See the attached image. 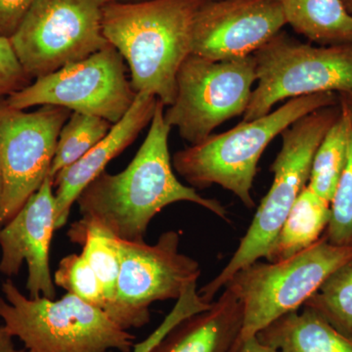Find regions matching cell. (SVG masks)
Wrapping results in <instances>:
<instances>
[{"instance_id":"obj_1","label":"cell","mask_w":352,"mask_h":352,"mask_svg":"<svg viewBox=\"0 0 352 352\" xmlns=\"http://www.w3.org/2000/svg\"><path fill=\"white\" fill-rule=\"evenodd\" d=\"M164 108L157 100L147 136L126 168L115 175L103 171L76 201L82 217L122 240L144 241L152 219L179 201L195 204L228 220V212L220 201L201 196L176 177L168 148L171 127L164 120Z\"/></svg>"},{"instance_id":"obj_2","label":"cell","mask_w":352,"mask_h":352,"mask_svg":"<svg viewBox=\"0 0 352 352\" xmlns=\"http://www.w3.org/2000/svg\"><path fill=\"white\" fill-rule=\"evenodd\" d=\"M204 1H109L104 7V36L124 58L136 94L153 95L164 107L175 102L176 76L192 53L194 20Z\"/></svg>"},{"instance_id":"obj_3","label":"cell","mask_w":352,"mask_h":352,"mask_svg":"<svg viewBox=\"0 0 352 352\" xmlns=\"http://www.w3.org/2000/svg\"><path fill=\"white\" fill-rule=\"evenodd\" d=\"M335 92L289 99L267 115L240 122L223 133L212 134L171 157L173 170L194 189L219 185L249 208L256 206L252 185L259 160L285 129L308 113L339 104Z\"/></svg>"},{"instance_id":"obj_4","label":"cell","mask_w":352,"mask_h":352,"mask_svg":"<svg viewBox=\"0 0 352 352\" xmlns=\"http://www.w3.org/2000/svg\"><path fill=\"white\" fill-rule=\"evenodd\" d=\"M340 112V103L319 109L282 132L281 150L271 166L273 182L270 191L226 267L199 289L204 302H214V296L238 271L266 258L289 210L307 186L315 153Z\"/></svg>"},{"instance_id":"obj_5","label":"cell","mask_w":352,"mask_h":352,"mask_svg":"<svg viewBox=\"0 0 352 352\" xmlns=\"http://www.w3.org/2000/svg\"><path fill=\"white\" fill-rule=\"evenodd\" d=\"M0 319L27 352H132L134 337L99 308L67 293L61 298L25 296L7 279Z\"/></svg>"},{"instance_id":"obj_6","label":"cell","mask_w":352,"mask_h":352,"mask_svg":"<svg viewBox=\"0 0 352 352\" xmlns=\"http://www.w3.org/2000/svg\"><path fill=\"white\" fill-rule=\"evenodd\" d=\"M351 259L352 247L332 245L323 234L292 258L278 263L256 261L238 271L224 288L242 305L243 342L302 307L333 271Z\"/></svg>"},{"instance_id":"obj_7","label":"cell","mask_w":352,"mask_h":352,"mask_svg":"<svg viewBox=\"0 0 352 352\" xmlns=\"http://www.w3.org/2000/svg\"><path fill=\"white\" fill-rule=\"evenodd\" d=\"M252 55L258 83L244 122L267 115L287 99L352 91V43L314 46L280 32Z\"/></svg>"},{"instance_id":"obj_8","label":"cell","mask_w":352,"mask_h":352,"mask_svg":"<svg viewBox=\"0 0 352 352\" xmlns=\"http://www.w3.org/2000/svg\"><path fill=\"white\" fill-rule=\"evenodd\" d=\"M254 55L212 61L190 54L176 76L175 102L164 120L190 145L212 135L226 120L244 116L256 82Z\"/></svg>"},{"instance_id":"obj_9","label":"cell","mask_w":352,"mask_h":352,"mask_svg":"<svg viewBox=\"0 0 352 352\" xmlns=\"http://www.w3.org/2000/svg\"><path fill=\"white\" fill-rule=\"evenodd\" d=\"M109 0H36L11 43L32 80L110 45L103 34Z\"/></svg>"},{"instance_id":"obj_10","label":"cell","mask_w":352,"mask_h":352,"mask_svg":"<svg viewBox=\"0 0 352 352\" xmlns=\"http://www.w3.org/2000/svg\"><path fill=\"white\" fill-rule=\"evenodd\" d=\"M126 62L113 46L68 65L7 97V105L27 110L44 105L97 116L111 124L131 107L136 92L127 76Z\"/></svg>"},{"instance_id":"obj_11","label":"cell","mask_w":352,"mask_h":352,"mask_svg":"<svg viewBox=\"0 0 352 352\" xmlns=\"http://www.w3.org/2000/svg\"><path fill=\"white\" fill-rule=\"evenodd\" d=\"M71 111L44 105L27 112L0 100V227L19 212L50 176L60 131Z\"/></svg>"},{"instance_id":"obj_12","label":"cell","mask_w":352,"mask_h":352,"mask_svg":"<svg viewBox=\"0 0 352 352\" xmlns=\"http://www.w3.org/2000/svg\"><path fill=\"white\" fill-rule=\"evenodd\" d=\"M180 234L168 231L155 244L120 239V270L117 300L126 314L129 329L150 322V307L176 300L197 285L198 261L179 251Z\"/></svg>"},{"instance_id":"obj_13","label":"cell","mask_w":352,"mask_h":352,"mask_svg":"<svg viewBox=\"0 0 352 352\" xmlns=\"http://www.w3.org/2000/svg\"><path fill=\"white\" fill-rule=\"evenodd\" d=\"M285 25L278 0H205L194 20L192 54L212 61L251 56Z\"/></svg>"},{"instance_id":"obj_14","label":"cell","mask_w":352,"mask_h":352,"mask_svg":"<svg viewBox=\"0 0 352 352\" xmlns=\"http://www.w3.org/2000/svg\"><path fill=\"white\" fill-rule=\"evenodd\" d=\"M56 230L53 178L48 176L12 219L0 227V273L12 277L27 263L30 298H56L51 274L50 245Z\"/></svg>"},{"instance_id":"obj_15","label":"cell","mask_w":352,"mask_h":352,"mask_svg":"<svg viewBox=\"0 0 352 352\" xmlns=\"http://www.w3.org/2000/svg\"><path fill=\"white\" fill-rule=\"evenodd\" d=\"M157 104V99L153 95H136L126 115L113 124L98 144L54 176L56 229L66 226L72 207L83 189L105 171L109 163L131 145L146 126H150Z\"/></svg>"},{"instance_id":"obj_16","label":"cell","mask_w":352,"mask_h":352,"mask_svg":"<svg viewBox=\"0 0 352 352\" xmlns=\"http://www.w3.org/2000/svg\"><path fill=\"white\" fill-rule=\"evenodd\" d=\"M243 320L242 305L224 288L210 308L176 324L150 352H238Z\"/></svg>"},{"instance_id":"obj_17","label":"cell","mask_w":352,"mask_h":352,"mask_svg":"<svg viewBox=\"0 0 352 352\" xmlns=\"http://www.w3.org/2000/svg\"><path fill=\"white\" fill-rule=\"evenodd\" d=\"M256 337L277 352H352V338L305 305L272 322Z\"/></svg>"},{"instance_id":"obj_18","label":"cell","mask_w":352,"mask_h":352,"mask_svg":"<svg viewBox=\"0 0 352 352\" xmlns=\"http://www.w3.org/2000/svg\"><path fill=\"white\" fill-rule=\"evenodd\" d=\"M68 237L72 243L82 245V256L98 277L110 305L108 316L120 328L129 331L126 314L117 300L120 270V238L87 217H82L72 224Z\"/></svg>"},{"instance_id":"obj_19","label":"cell","mask_w":352,"mask_h":352,"mask_svg":"<svg viewBox=\"0 0 352 352\" xmlns=\"http://www.w3.org/2000/svg\"><path fill=\"white\" fill-rule=\"evenodd\" d=\"M330 217V201L305 187L271 245L265 258L268 263L285 261L311 247L325 233Z\"/></svg>"},{"instance_id":"obj_20","label":"cell","mask_w":352,"mask_h":352,"mask_svg":"<svg viewBox=\"0 0 352 352\" xmlns=\"http://www.w3.org/2000/svg\"><path fill=\"white\" fill-rule=\"evenodd\" d=\"M287 24L319 45L352 43V16L342 0H278Z\"/></svg>"},{"instance_id":"obj_21","label":"cell","mask_w":352,"mask_h":352,"mask_svg":"<svg viewBox=\"0 0 352 352\" xmlns=\"http://www.w3.org/2000/svg\"><path fill=\"white\" fill-rule=\"evenodd\" d=\"M340 107V117L324 136L315 153L307 184L308 188L330 203L346 168L352 129L351 115L342 105Z\"/></svg>"},{"instance_id":"obj_22","label":"cell","mask_w":352,"mask_h":352,"mask_svg":"<svg viewBox=\"0 0 352 352\" xmlns=\"http://www.w3.org/2000/svg\"><path fill=\"white\" fill-rule=\"evenodd\" d=\"M113 124L90 113L72 112L58 138L50 175L54 176L76 163L107 135Z\"/></svg>"},{"instance_id":"obj_23","label":"cell","mask_w":352,"mask_h":352,"mask_svg":"<svg viewBox=\"0 0 352 352\" xmlns=\"http://www.w3.org/2000/svg\"><path fill=\"white\" fill-rule=\"evenodd\" d=\"M303 305L352 338V259L333 271Z\"/></svg>"},{"instance_id":"obj_24","label":"cell","mask_w":352,"mask_h":352,"mask_svg":"<svg viewBox=\"0 0 352 352\" xmlns=\"http://www.w3.org/2000/svg\"><path fill=\"white\" fill-rule=\"evenodd\" d=\"M53 281L67 293L99 308L108 315L110 305L103 287L94 270L82 254H72L60 261Z\"/></svg>"},{"instance_id":"obj_25","label":"cell","mask_w":352,"mask_h":352,"mask_svg":"<svg viewBox=\"0 0 352 352\" xmlns=\"http://www.w3.org/2000/svg\"><path fill=\"white\" fill-rule=\"evenodd\" d=\"M324 235L332 245L352 247V129L346 168L331 201L330 221Z\"/></svg>"},{"instance_id":"obj_26","label":"cell","mask_w":352,"mask_h":352,"mask_svg":"<svg viewBox=\"0 0 352 352\" xmlns=\"http://www.w3.org/2000/svg\"><path fill=\"white\" fill-rule=\"evenodd\" d=\"M210 303H207L201 300L199 295L197 286H192L187 289L184 294L177 300V302L173 308V310L166 315V318L147 338L139 344H134L132 352H150L153 347L156 346L164 336L166 335L171 329L175 327L176 324L179 323L183 319L187 318L190 315L197 314V312L203 311L206 308H210Z\"/></svg>"},{"instance_id":"obj_27","label":"cell","mask_w":352,"mask_h":352,"mask_svg":"<svg viewBox=\"0 0 352 352\" xmlns=\"http://www.w3.org/2000/svg\"><path fill=\"white\" fill-rule=\"evenodd\" d=\"M32 82L14 51L10 38L0 36V100L19 91Z\"/></svg>"},{"instance_id":"obj_28","label":"cell","mask_w":352,"mask_h":352,"mask_svg":"<svg viewBox=\"0 0 352 352\" xmlns=\"http://www.w3.org/2000/svg\"><path fill=\"white\" fill-rule=\"evenodd\" d=\"M36 0H0V36L10 38Z\"/></svg>"},{"instance_id":"obj_29","label":"cell","mask_w":352,"mask_h":352,"mask_svg":"<svg viewBox=\"0 0 352 352\" xmlns=\"http://www.w3.org/2000/svg\"><path fill=\"white\" fill-rule=\"evenodd\" d=\"M0 352H27L25 349L16 347L12 336L4 325H0Z\"/></svg>"},{"instance_id":"obj_30","label":"cell","mask_w":352,"mask_h":352,"mask_svg":"<svg viewBox=\"0 0 352 352\" xmlns=\"http://www.w3.org/2000/svg\"><path fill=\"white\" fill-rule=\"evenodd\" d=\"M238 352H277L272 347L263 344L256 337H252L251 339L243 342L242 346Z\"/></svg>"},{"instance_id":"obj_31","label":"cell","mask_w":352,"mask_h":352,"mask_svg":"<svg viewBox=\"0 0 352 352\" xmlns=\"http://www.w3.org/2000/svg\"><path fill=\"white\" fill-rule=\"evenodd\" d=\"M338 96L340 105L346 109L352 119V91L340 92L338 94Z\"/></svg>"},{"instance_id":"obj_32","label":"cell","mask_w":352,"mask_h":352,"mask_svg":"<svg viewBox=\"0 0 352 352\" xmlns=\"http://www.w3.org/2000/svg\"><path fill=\"white\" fill-rule=\"evenodd\" d=\"M342 2H344V6L346 7L347 12L352 16V0H342Z\"/></svg>"},{"instance_id":"obj_33","label":"cell","mask_w":352,"mask_h":352,"mask_svg":"<svg viewBox=\"0 0 352 352\" xmlns=\"http://www.w3.org/2000/svg\"><path fill=\"white\" fill-rule=\"evenodd\" d=\"M2 189H3V179H2L1 166H0V201H1Z\"/></svg>"},{"instance_id":"obj_34","label":"cell","mask_w":352,"mask_h":352,"mask_svg":"<svg viewBox=\"0 0 352 352\" xmlns=\"http://www.w3.org/2000/svg\"><path fill=\"white\" fill-rule=\"evenodd\" d=\"M109 1H115V2H134V1H142V0H109Z\"/></svg>"},{"instance_id":"obj_35","label":"cell","mask_w":352,"mask_h":352,"mask_svg":"<svg viewBox=\"0 0 352 352\" xmlns=\"http://www.w3.org/2000/svg\"><path fill=\"white\" fill-rule=\"evenodd\" d=\"M110 352H113V351H110Z\"/></svg>"}]
</instances>
